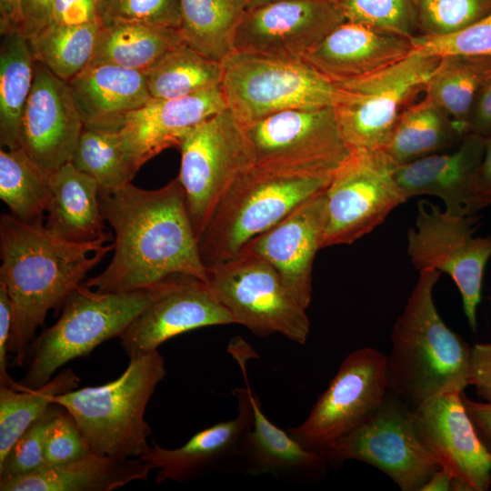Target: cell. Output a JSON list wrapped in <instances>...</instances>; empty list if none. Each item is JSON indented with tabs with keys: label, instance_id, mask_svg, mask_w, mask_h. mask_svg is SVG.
<instances>
[{
	"label": "cell",
	"instance_id": "83f0119b",
	"mask_svg": "<svg viewBox=\"0 0 491 491\" xmlns=\"http://www.w3.org/2000/svg\"><path fill=\"white\" fill-rule=\"evenodd\" d=\"M51 198L45 223L60 239L86 243L105 236V219L99 206V185L71 162L50 176Z\"/></svg>",
	"mask_w": 491,
	"mask_h": 491
},
{
	"label": "cell",
	"instance_id": "836d02e7",
	"mask_svg": "<svg viewBox=\"0 0 491 491\" xmlns=\"http://www.w3.org/2000/svg\"><path fill=\"white\" fill-rule=\"evenodd\" d=\"M145 75L152 98L172 99L220 85L223 65L185 43L170 51Z\"/></svg>",
	"mask_w": 491,
	"mask_h": 491
},
{
	"label": "cell",
	"instance_id": "4fadbf2b",
	"mask_svg": "<svg viewBox=\"0 0 491 491\" xmlns=\"http://www.w3.org/2000/svg\"><path fill=\"white\" fill-rule=\"evenodd\" d=\"M475 215H455L438 205L419 202L416 227L407 234V254L416 269L449 275L460 291L470 328H476L486 266L491 257V235L474 237Z\"/></svg>",
	"mask_w": 491,
	"mask_h": 491
},
{
	"label": "cell",
	"instance_id": "816d5d0a",
	"mask_svg": "<svg viewBox=\"0 0 491 491\" xmlns=\"http://www.w3.org/2000/svg\"><path fill=\"white\" fill-rule=\"evenodd\" d=\"M461 397L476 435L491 457V401H473L463 392Z\"/></svg>",
	"mask_w": 491,
	"mask_h": 491
},
{
	"label": "cell",
	"instance_id": "d4e9b609",
	"mask_svg": "<svg viewBox=\"0 0 491 491\" xmlns=\"http://www.w3.org/2000/svg\"><path fill=\"white\" fill-rule=\"evenodd\" d=\"M68 83L85 127L119 131L125 115L152 99L144 72L87 65Z\"/></svg>",
	"mask_w": 491,
	"mask_h": 491
},
{
	"label": "cell",
	"instance_id": "6da1fadb",
	"mask_svg": "<svg viewBox=\"0 0 491 491\" xmlns=\"http://www.w3.org/2000/svg\"><path fill=\"white\" fill-rule=\"evenodd\" d=\"M102 215L115 232L114 255L99 275L84 284L101 293L155 286L185 276L207 280L178 177L145 190L131 183L99 188Z\"/></svg>",
	"mask_w": 491,
	"mask_h": 491
},
{
	"label": "cell",
	"instance_id": "8fae6325",
	"mask_svg": "<svg viewBox=\"0 0 491 491\" xmlns=\"http://www.w3.org/2000/svg\"><path fill=\"white\" fill-rule=\"evenodd\" d=\"M244 127L255 165L273 171L332 175L351 154L334 108L286 110Z\"/></svg>",
	"mask_w": 491,
	"mask_h": 491
},
{
	"label": "cell",
	"instance_id": "f6af8a7d",
	"mask_svg": "<svg viewBox=\"0 0 491 491\" xmlns=\"http://www.w3.org/2000/svg\"><path fill=\"white\" fill-rule=\"evenodd\" d=\"M13 320L12 302L5 285L0 283V386L22 390L25 387L20 383L15 382L7 371V352Z\"/></svg>",
	"mask_w": 491,
	"mask_h": 491
},
{
	"label": "cell",
	"instance_id": "e575fe53",
	"mask_svg": "<svg viewBox=\"0 0 491 491\" xmlns=\"http://www.w3.org/2000/svg\"><path fill=\"white\" fill-rule=\"evenodd\" d=\"M101 27L99 21L71 25L50 24L28 42L35 61L69 82L89 64Z\"/></svg>",
	"mask_w": 491,
	"mask_h": 491
},
{
	"label": "cell",
	"instance_id": "30bf717a",
	"mask_svg": "<svg viewBox=\"0 0 491 491\" xmlns=\"http://www.w3.org/2000/svg\"><path fill=\"white\" fill-rule=\"evenodd\" d=\"M206 283L239 324L256 336L281 334L303 345L310 333L306 309L287 293L276 270L260 256L240 252L206 268Z\"/></svg>",
	"mask_w": 491,
	"mask_h": 491
},
{
	"label": "cell",
	"instance_id": "1f68e13d",
	"mask_svg": "<svg viewBox=\"0 0 491 491\" xmlns=\"http://www.w3.org/2000/svg\"><path fill=\"white\" fill-rule=\"evenodd\" d=\"M490 78L491 57L447 55L440 57L424 93L466 135V121L476 95Z\"/></svg>",
	"mask_w": 491,
	"mask_h": 491
},
{
	"label": "cell",
	"instance_id": "9a60e30c",
	"mask_svg": "<svg viewBox=\"0 0 491 491\" xmlns=\"http://www.w3.org/2000/svg\"><path fill=\"white\" fill-rule=\"evenodd\" d=\"M328 463L357 460L387 475L403 491H420L440 467L419 442L410 410L388 394L378 410L325 452Z\"/></svg>",
	"mask_w": 491,
	"mask_h": 491
},
{
	"label": "cell",
	"instance_id": "681fc988",
	"mask_svg": "<svg viewBox=\"0 0 491 491\" xmlns=\"http://www.w3.org/2000/svg\"><path fill=\"white\" fill-rule=\"evenodd\" d=\"M491 136V78L478 90L466 121V135Z\"/></svg>",
	"mask_w": 491,
	"mask_h": 491
},
{
	"label": "cell",
	"instance_id": "603a6c76",
	"mask_svg": "<svg viewBox=\"0 0 491 491\" xmlns=\"http://www.w3.org/2000/svg\"><path fill=\"white\" fill-rule=\"evenodd\" d=\"M413 39L345 21L306 53L303 59L325 77L339 84L372 75L406 58L413 52Z\"/></svg>",
	"mask_w": 491,
	"mask_h": 491
},
{
	"label": "cell",
	"instance_id": "4dcf8cb0",
	"mask_svg": "<svg viewBox=\"0 0 491 491\" xmlns=\"http://www.w3.org/2000/svg\"><path fill=\"white\" fill-rule=\"evenodd\" d=\"M0 144L19 148L21 123L35 75V60L28 39L20 33L1 35Z\"/></svg>",
	"mask_w": 491,
	"mask_h": 491
},
{
	"label": "cell",
	"instance_id": "7bdbcfd3",
	"mask_svg": "<svg viewBox=\"0 0 491 491\" xmlns=\"http://www.w3.org/2000/svg\"><path fill=\"white\" fill-rule=\"evenodd\" d=\"M414 52L435 56L447 55L491 57V13L475 24L445 35H417L413 39Z\"/></svg>",
	"mask_w": 491,
	"mask_h": 491
},
{
	"label": "cell",
	"instance_id": "db71d44e",
	"mask_svg": "<svg viewBox=\"0 0 491 491\" xmlns=\"http://www.w3.org/2000/svg\"><path fill=\"white\" fill-rule=\"evenodd\" d=\"M454 490V478L444 468H439L423 485L420 491H449Z\"/></svg>",
	"mask_w": 491,
	"mask_h": 491
},
{
	"label": "cell",
	"instance_id": "484cf974",
	"mask_svg": "<svg viewBox=\"0 0 491 491\" xmlns=\"http://www.w3.org/2000/svg\"><path fill=\"white\" fill-rule=\"evenodd\" d=\"M254 416L239 447L238 464L246 474H270L279 478L312 479L327 468L326 456L305 448L289 433L272 423L264 414L252 389Z\"/></svg>",
	"mask_w": 491,
	"mask_h": 491
},
{
	"label": "cell",
	"instance_id": "8d00e7d4",
	"mask_svg": "<svg viewBox=\"0 0 491 491\" xmlns=\"http://www.w3.org/2000/svg\"><path fill=\"white\" fill-rule=\"evenodd\" d=\"M79 383V376L72 369H65L36 388L16 390L0 386V462L23 433L53 404L54 397L75 389Z\"/></svg>",
	"mask_w": 491,
	"mask_h": 491
},
{
	"label": "cell",
	"instance_id": "c3c4849f",
	"mask_svg": "<svg viewBox=\"0 0 491 491\" xmlns=\"http://www.w3.org/2000/svg\"><path fill=\"white\" fill-rule=\"evenodd\" d=\"M97 4L98 0H55L50 24L71 25L98 21Z\"/></svg>",
	"mask_w": 491,
	"mask_h": 491
},
{
	"label": "cell",
	"instance_id": "ba28073f",
	"mask_svg": "<svg viewBox=\"0 0 491 491\" xmlns=\"http://www.w3.org/2000/svg\"><path fill=\"white\" fill-rule=\"evenodd\" d=\"M178 148L177 177L198 239L223 195L255 166V154L244 125L227 108L190 130Z\"/></svg>",
	"mask_w": 491,
	"mask_h": 491
},
{
	"label": "cell",
	"instance_id": "8992f818",
	"mask_svg": "<svg viewBox=\"0 0 491 491\" xmlns=\"http://www.w3.org/2000/svg\"><path fill=\"white\" fill-rule=\"evenodd\" d=\"M171 278L123 292L101 293L77 286L64 302L58 320L34 341L33 358L20 384L39 387L66 363L119 337L166 290Z\"/></svg>",
	"mask_w": 491,
	"mask_h": 491
},
{
	"label": "cell",
	"instance_id": "e0dca14e",
	"mask_svg": "<svg viewBox=\"0 0 491 491\" xmlns=\"http://www.w3.org/2000/svg\"><path fill=\"white\" fill-rule=\"evenodd\" d=\"M462 392L432 396L410 417L425 449L454 478V490L486 491L491 486V457L464 406Z\"/></svg>",
	"mask_w": 491,
	"mask_h": 491
},
{
	"label": "cell",
	"instance_id": "5bb4252c",
	"mask_svg": "<svg viewBox=\"0 0 491 491\" xmlns=\"http://www.w3.org/2000/svg\"><path fill=\"white\" fill-rule=\"evenodd\" d=\"M388 394L386 357L375 348H359L341 363L306 419L288 433L305 448L325 452L368 418Z\"/></svg>",
	"mask_w": 491,
	"mask_h": 491
},
{
	"label": "cell",
	"instance_id": "bcb514c9",
	"mask_svg": "<svg viewBox=\"0 0 491 491\" xmlns=\"http://www.w3.org/2000/svg\"><path fill=\"white\" fill-rule=\"evenodd\" d=\"M491 205V136L486 137L480 165L473 177L467 206L468 215Z\"/></svg>",
	"mask_w": 491,
	"mask_h": 491
},
{
	"label": "cell",
	"instance_id": "52a82bcc",
	"mask_svg": "<svg viewBox=\"0 0 491 491\" xmlns=\"http://www.w3.org/2000/svg\"><path fill=\"white\" fill-rule=\"evenodd\" d=\"M222 65L227 109L243 125L286 110L334 108L347 95L303 58L234 52Z\"/></svg>",
	"mask_w": 491,
	"mask_h": 491
},
{
	"label": "cell",
	"instance_id": "ee69618b",
	"mask_svg": "<svg viewBox=\"0 0 491 491\" xmlns=\"http://www.w3.org/2000/svg\"><path fill=\"white\" fill-rule=\"evenodd\" d=\"M92 452L72 415L64 407L52 421L45 443V466L65 464Z\"/></svg>",
	"mask_w": 491,
	"mask_h": 491
},
{
	"label": "cell",
	"instance_id": "ab89813d",
	"mask_svg": "<svg viewBox=\"0 0 491 491\" xmlns=\"http://www.w3.org/2000/svg\"><path fill=\"white\" fill-rule=\"evenodd\" d=\"M346 21L415 38L418 35L413 0H336Z\"/></svg>",
	"mask_w": 491,
	"mask_h": 491
},
{
	"label": "cell",
	"instance_id": "9c48e42d",
	"mask_svg": "<svg viewBox=\"0 0 491 491\" xmlns=\"http://www.w3.org/2000/svg\"><path fill=\"white\" fill-rule=\"evenodd\" d=\"M439 60L413 51L376 73L337 84L347 95L334 112L351 152L383 147L400 114L425 91Z\"/></svg>",
	"mask_w": 491,
	"mask_h": 491
},
{
	"label": "cell",
	"instance_id": "7402d4cb",
	"mask_svg": "<svg viewBox=\"0 0 491 491\" xmlns=\"http://www.w3.org/2000/svg\"><path fill=\"white\" fill-rule=\"evenodd\" d=\"M227 108L221 85L191 95L152 98L126 114L119 134L135 172L168 147H178L195 126Z\"/></svg>",
	"mask_w": 491,
	"mask_h": 491
},
{
	"label": "cell",
	"instance_id": "7c38bea8",
	"mask_svg": "<svg viewBox=\"0 0 491 491\" xmlns=\"http://www.w3.org/2000/svg\"><path fill=\"white\" fill-rule=\"evenodd\" d=\"M396 167L382 149L351 152L326 188L322 248L354 243L407 200L396 181Z\"/></svg>",
	"mask_w": 491,
	"mask_h": 491
},
{
	"label": "cell",
	"instance_id": "d6986e66",
	"mask_svg": "<svg viewBox=\"0 0 491 491\" xmlns=\"http://www.w3.org/2000/svg\"><path fill=\"white\" fill-rule=\"evenodd\" d=\"M235 324L206 282L173 276L166 290L119 336L130 358L157 350L168 339L205 326Z\"/></svg>",
	"mask_w": 491,
	"mask_h": 491
},
{
	"label": "cell",
	"instance_id": "ac0fdd59",
	"mask_svg": "<svg viewBox=\"0 0 491 491\" xmlns=\"http://www.w3.org/2000/svg\"><path fill=\"white\" fill-rule=\"evenodd\" d=\"M84 128L68 83L35 61L19 148L40 169L52 175L70 162Z\"/></svg>",
	"mask_w": 491,
	"mask_h": 491
},
{
	"label": "cell",
	"instance_id": "f1b7e54d",
	"mask_svg": "<svg viewBox=\"0 0 491 491\" xmlns=\"http://www.w3.org/2000/svg\"><path fill=\"white\" fill-rule=\"evenodd\" d=\"M464 137L446 113L425 95L400 114L381 149L397 166L452 147Z\"/></svg>",
	"mask_w": 491,
	"mask_h": 491
},
{
	"label": "cell",
	"instance_id": "cb8c5ba5",
	"mask_svg": "<svg viewBox=\"0 0 491 491\" xmlns=\"http://www.w3.org/2000/svg\"><path fill=\"white\" fill-rule=\"evenodd\" d=\"M486 138L467 134L450 153H436L397 165L396 181L406 199L435 195L445 203V211L469 215L467 206L473 177L480 165Z\"/></svg>",
	"mask_w": 491,
	"mask_h": 491
},
{
	"label": "cell",
	"instance_id": "3957f363",
	"mask_svg": "<svg viewBox=\"0 0 491 491\" xmlns=\"http://www.w3.org/2000/svg\"><path fill=\"white\" fill-rule=\"evenodd\" d=\"M440 274L420 270L394 324L386 356L388 391L409 410L432 396L463 392L469 386L472 347L445 324L434 302Z\"/></svg>",
	"mask_w": 491,
	"mask_h": 491
},
{
	"label": "cell",
	"instance_id": "44dd1931",
	"mask_svg": "<svg viewBox=\"0 0 491 491\" xmlns=\"http://www.w3.org/2000/svg\"><path fill=\"white\" fill-rule=\"evenodd\" d=\"M229 351L237 359L246 383L245 386L233 391L237 401V416L197 432L177 448H165L156 444L150 446L140 458L156 470V484L167 480L191 481L230 462L238 463L240 443L252 424L254 409L246 369L248 356L239 353L235 346Z\"/></svg>",
	"mask_w": 491,
	"mask_h": 491
},
{
	"label": "cell",
	"instance_id": "d6a6232c",
	"mask_svg": "<svg viewBox=\"0 0 491 491\" xmlns=\"http://www.w3.org/2000/svg\"><path fill=\"white\" fill-rule=\"evenodd\" d=\"M250 0H178L186 45L222 63L235 52L237 25Z\"/></svg>",
	"mask_w": 491,
	"mask_h": 491
},
{
	"label": "cell",
	"instance_id": "f907efd6",
	"mask_svg": "<svg viewBox=\"0 0 491 491\" xmlns=\"http://www.w3.org/2000/svg\"><path fill=\"white\" fill-rule=\"evenodd\" d=\"M55 0H23V22L20 34L27 39L51 23Z\"/></svg>",
	"mask_w": 491,
	"mask_h": 491
},
{
	"label": "cell",
	"instance_id": "d590c367",
	"mask_svg": "<svg viewBox=\"0 0 491 491\" xmlns=\"http://www.w3.org/2000/svg\"><path fill=\"white\" fill-rule=\"evenodd\" d=\"M51 175L40 169L20 149L0 150V197L15 217L43 220L51 198Z\"/></svg>",
	"mask_w": 491,
	"mask_h": 491
},
{
	"label": "cell",
	"instance_id": "b9f144b4",
	"mask_svg": "<svg viewBox=\"0 0 491 491\" xmlns=\"http://www.w3.org/2000/svg\"><path fill=\"white\" fill-rule=\"evenodd\" d=\"M61 408L57 404H51L16 440L0 462V480L25 475L45 466L46 434Z\"/></svg>",
	"mask_w": 491,
	"mask_h": 491
},
{
	"label": "cell",
	"instance_id": "4316f807",
	"mask_svg": "<svg viewBox=\"0 0 491 491\" xmlns=\"http://www.w3.org/2000/svg\"><path fill=\"white\" fill-rule=\"evenodd\" d=\"M152 466L140 457L114 458L90 452L76 460L45 466L0 480L1 491H111L136 480L146 481Z\"/></svg>",
	"mask_w": 491,
	"mask_h": 491
},
{
	"label": "cell",
	"instance_id": "7a4b0ae2",
	"mask_svg": "<svg viewBox=\"0 0 491 491\" xmlns=\"http://www.w3.org/2000/svg\"><path fill=\"white\" fill-rule=\"evenodd\" d=\"M105 236L86 243H72L50 233L43 220L22 221L13 215L0 216V283L12 302L14 320L8 352L15 364L27 360L37 328L48 311L63 305L104 257L114 249Z\"/></svg>",
	"mask_w": 491,
	"mask_h": 491
},
{
	"label": "cell",
	"instance_id": "2e32d148",
	"mask_svg": "<svg viewBox=\"0 0 491 491\" xmlns=\"http://www.w3.org/2000/svg\"><path fill=\"white\" fill-rule=\"evenodd\" d=\"M346 18L336 0H250L235 52L299 59Z\"/></svg>",
	"mask_w": 491,
	"mask_h": 491
},
{
	"label": "cell",
	"instance_id": "5b68a950",
	"mask_svg": "<svg viewBox=\"0 0 491 491\" xmlns=\"http://www.w3.org/2000/svg\"><path fill=\"white\" fill-rule=\"evenodd\" d=\"M332 175H302L255 165L220 199L198 239L205 268L237 256L304 201L325 190Z\"/></svg>",
	"mask_w": 491,
	"mask_h": 491
},
{
	"label": "cell",
	"instance_id": "7dc6e473",
	"mask_svg": "<svg viewBox=\"0 0 491 491\" xmlns=\"http://www.w3.org/2000/svg\"><path fill=\"white\" fill-rule=\"evenodd\" d=\"M469 386L476 387L482 399L491 401V343H478L472 346Z\"/></svg>",
	"mask_w": 491,
	"mask_h": 491
},
{
	"label": "cell",
	"instance_id": "74e56055",
	"mask_svg": "<svg viewBox=\"0 0 491 491\" xmlns=\"http://www.w3.org/2000/svg\"><path fill=\"white\" fill-rule=\"evenodd\" d=\"M70 162L104 190L125 186L136 173L126 155L119 131L115 130L85 127Z\"/></svg>",
	"mask_w": 491,
	"mask_h": 491
},
{
	"label": "cell",
	"instance_id": "60d3db41",
	"mask_svg": "<svg viewBox=\"0 0 491 491\" xmlns=\"http://www.w3.org/2000/svg\"><path fill=\"white\" fill-rule=\"evenodd\" d=\"M97 19L102 26L115 23L181 25L178 0H98Z\"/></svg>",
	"mask_w": 491,
	"mask_h": 491
},
{
	"label": "cell",
	"instance_id": "f5cc1de1",
	"mask_svg": "<svg viewBox=\"0 0 491 491\" xmlns=\"http://www.w3.org/2000/svg\"><path fill=\"white\" fill-rule=\"evenodd\" d=\"M22 1L0 0L1 35L20 33L23 22Z\"/></svg>",
	"mask_w": 491,
	"mask_h": 491
},
{
	"label": "cell",
	"instance_id": "277c9868",
	"mask_svg": "<svg viewBox=\"0 0 491 491\" xmlns=\"http://www.w3.org/2000/svg\"><path fill=\"white\" fill-rule=\"evenodd\" d=\"M165 375V358L155 350L130 358L115 380L57 395L53 403L72 415L92 452L114 458L141 457L150 447L152 435L145 412Z\"/></svg>",
	"mask_w": 491,
	"mask_h": 491
},
{
	"label": "cell",
	"instance_id": "f546056e",
	"mask_svg": "<svg viewBox=\"0 0 491 491\" xmlns=\"http://www.w3.org/2000/svg\"><path fill=\"white\" fill-rule=\"evenodd\" d=\"M183 44L179 28L115 23L101 27L88 65L108 64L146 73Z\"/></svg>",
	"mask_w": 491,
	"mask_h": 491
},
{
	"label": "cell",
	"instance_id": "ffe728a7",
	"mask_svg": "<svg viewBox=\"0 0 491 491\" xmlns=\"http://www.w3.org/2000/svg\"><path fill=\"white\" fill-rule=\"evenodd\" d=\"M326 224L325 189L252 239L240 252L266 260L278 273L289 296L306 310L312 296L313 263L322 248Z\"/></svg>",
	"mask_w": 491,
	"mask_h": 491
},
{
	"label": "cell",
	"instance_id": "f35d334b",
	"mask_svg": "<svg viewBox=\"0 0 491 491\" xmlns=\"http://www.w3.org/2000/svg\"><path fill=\"white\" fill-rule=\"evenodd\" d=\"M418 35L453 34L491 13V0H413Z\"/></svg>",
	"mask_w": 491,
	"mask_h": 491
}]
</instances>
